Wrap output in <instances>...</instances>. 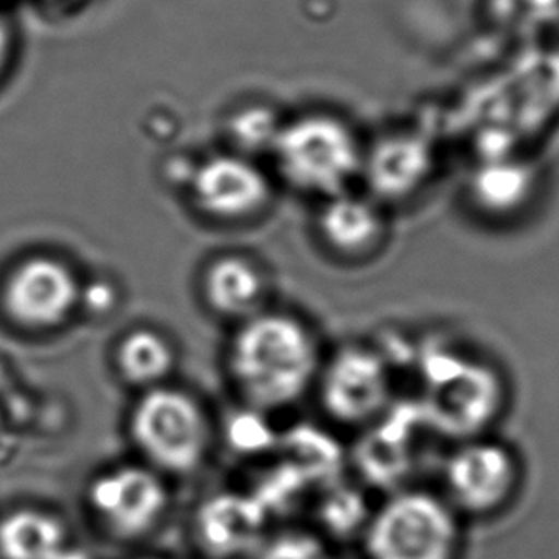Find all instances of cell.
I'll use <instances>...</instances> for the list:
<instances>
[{
    "mask_svg": "<svg viewBox=\"0 0 559 559\" xmlns=\"http://www.w3.org/2000/svg\"><path fill=\"white\" fill-rule=\"evenodd\" d=\"M86 504L109 535L134 540L164 520L169 490L154 467L123 464L94 477L86 489Z\"/></svg>",
    "mask_w": 559,
    "mask_h": 559,
    "instance_id": "cell-10",
    "label": "cell"
},
{
    "mask_svg": "<svg viewBox=\"0 0 559 559\" xmlns=\"http://www.w3.org/2000/svg\"><path fill=\"white\" fill-rule=\"evenodd\" d=\"M360 540L365 559H464L466 521L441 490L403 487L370 512Z\"/></svg>",
    "mask_w": 559,
    "mask_h": 559,
    "instance_id": "cell-2",
    "label": "cell"
},
{
    "mask_svg": "<svg viewBox=\"0 0 559 559\" xmlns=\"http://www.w3.org/2000/svg\"><path fill=\"white\" fill-rule=\"evenodd\" d=\"M16 55V35L9 20L0 14V81L7 78Z\"/></svg>",
    "mask_w": 559,
    "mask_h": 559,
    "instance_id": "cell-20",
    "label": "cell"
},
{
    "mask_svg": "<svg viewBox=\"0 0 559 559\" xmlns=\"http://www.w3.org/2000/svg\"><path fill=\"white\" fill-rule=\"evenodd\" d=\"M428 408L431 426L454 439L466 441L489 433L490 419L500 411L502 391L495 370L466 358L443 357V362L429 360Z\"/></svg>",
    "mask_w": 559,
    "mask_h": 559,
    "instance_id": "cell-8",
    "label": "cell"
},
{
    "mask_svg": "<svg viewBox=\"0 0 559 559\" xmlns=\"http://www.w3.org/2000/svg\"><path fill=\"white\" fill-rule=\"evenodd\" d=\"M81 282L60 257L37 253L17 261L0 284V309L10 324L45 334L63 326L79 309Z\"/></svg>",
    "mask_w": 559,
    "mask_h": 559,
    "instance_id": "cell-7",
    "label": "cell"
},
{
    "mask_svg": "<svg viewBox=\"0 0 559 559\" xmlns=\"http://www.w3.org/2000/svg\"><path fill=\"white\" fill-rule=\"evenodd\" d=\"M187 187L194 210L215 225H246L263 217L274 195L271 177L255 157L233 150L195 165Z\"/></svg>",
    "mask_w": 559,
    "mask_h": 559,
    "instance_id": "cell-9",
    "label": "cell"
},
{
    "mask_svg": "<svg viewBox=\"0 0 559 559\" xmlns=\"http://www.w3.org/2000/svg\"><path fill=\"white\" fill-rule=\"evenodd\" d=\"M249 559H335L320 536L305 531H286L266 538Z\"/></svg>",
    "mask_w": 559,
    "mask_h": 559,
    "instance_id": "cell-18",
    "label": "cell"
},
{
    "mask_svg": "<svg viewBox=\"0 0 559 559\" xmlns=\"http://www.w3.org/2000/svg\"><path fill=\"white\" fill-rule=\"evenodd\" d=\"M263 512L255 500L241 495L211 497L195 521V533L205 551L218 559L251 556L263 543Z\"/></svg>",
    "mask_w": 559,
    "mask_h": 559,
    "instance_id": "cell-13",
    "label": "cell"
},
{
    "mask_svg": "<svg viewBox=\"0 0 559 559\" xmlns=\"http://www.w3.org/2000/svg\"><path fill=\"white\" fill-rule=\"evenodd\" d=\"M0 559H83L55 513L20 508L0 518Z\"/></svg>",
    "mask_w": 559,
    "mask_h": 559,
    "instance_id": "cell-15",
    "label": "cell"
},
{
    "mask_svg": "<svg viewBox=\"0 0 559 559\" xmlns=\"http://www.w3.org/2000/svg\"><path fill=\"white\" fill-rule=\"evenodd\" d=\"M326 353L301 314L263 309L236 330L228 372L251 411H288L314 391Z\"/></svg>",
    "mask_w": 559,
    "mask_h": 559,
    "instance_id": "cell-1",
    "label": "cell"
},
{
    "mask_svg": "<svg viewBox=\"0 0 559 559\" xmlns=\"http://www.w3.org/2000/svg\"><path fill=\"white\" fill-rule=\"evenodd\" d=\"M433 157L424 140L412 134H391L365 150L360 175L372 187L376 202H401L426 185Z\"/></svg>",
    "mask_w": 559,
    "mask_h": 559,
    "instance_id": "cell-12",
    "label": "cell"
},
{
    "mask_svg": "<svg viewBox=\"0 0 559 559\" xmlns=\"http://www.w3.org/2000/svg\"><path fill=\"white\" fill-rule=\"evenodd\" d=\"M441 495L462 520L490 521L512 510L525 483V464L498 437L459 441L444 460Z\"/></svg>",
    "mask_w": 559,
    "mask_h": 559,
    "instance_id": "cell-5",
    "label": "cell"
},
{
    "mask_svg": "<svg viewBox=\"0 0 559 559\" xmlns=\"http://www.w3.org/2000/svg\"><path fill=\"white\" fill-rule=\"evenodd\" d=\"M314 233L320 248L337 263L362 264L388 246L389 223L381 203L345 190L322 200Z\"/></svg>",
    "mask_w": 559,
    "mask_h": 559,
    "instance_id": "cell-11",
    "label": "cell"
},
{
    "mask_svg": "<svg viewBox=\"0 0 559 559\" xmlns=\"http://www.w3.org/2000/svg\"><path fill=\"white\" fill-rule=\"evenodd\" d=\"M202 294L203 301L218 317L246 320L263 311L266 276L249 257L221 255L203 271Z\"/></svg>",
    "mask_w": 559,
    "mask_h": 559,
    "instance_id": "cell-14",
    "label": "cell"
},
{
    "mask_svg": "<svg viewBox=\"0 0 559 559\" xmlns=\"http://www.w3.org/2000/svg\"><path fill=\"white\" fill-rule=\"evenodd\" d=\"M119 304L117 286L109 280H91L86 286H81L79 309H85L93 317H108Z\"/></svg>",
    "mask_w": 559,
    "mask_h": 559,
    "instance_id": "cell-19",
    "label": "cell"
},
{
    "mask_svg": "<svg viewBox=\"0 0 559 559\" xmlns=\"http://www.w3.org/2000/svg\"><path fill=\"white\" fill-rule=\"evenodd\" d=\"M271 156L288 187L328 200L360 175L365 146L340 117L305 114L284 121Z\"/></svg>",
    "mask_w": 559,
    "mask_h": 559,
    "instance_id": "cell-3",
    "label": "cell"
},
{
    "mask_svg": "<svg viewBox=\"0 0 559 559\" xmlns=\"http://www.w3.org/2000/svg\"><path fill=\"white\" fill-rule=\"evenodd\" d=\"M284 121L264 106H248L236 111L230 119L228 132L233 140V152L255 157L257 152L271 154Z\"/></svg>",
    "mask_w": 559,
    "mask_h": 559,
    "instance_id": "cell-17",
    "label": "cell"
},
{
    "mask_svg": "<svg viewBox=\"0 0 559 559\" xmlns=\"http://www.w3.org/2000/svg\"><path fill=\"white\" fill-rule=\"evenodd\" d=\"M326 418L345 429H368L388 416L395 376L380 347L347 342L328 350L312 391Z\"/></svg>",
    "mask_w": 559,
    "mask_h": 559,
    "instance_id": "cell-6",
    "label": "cell"
},
{
    "mask_svg": "<svg viewBox=\"0 0 559 559\" xmlns=\"http://www.w3.org/2000/svg\"><path fill=\"white\" fill-rule=\"evenodd\" d=\"M114 360L124 383L148 391L165 385L177 365V350L154 328H134L117 343Z\"/></svg>",
    "mask_w": 559,
    "mask_h": 559,
    "instance_id": "cell-16",
    "label": "cell"
},
{
    "mask_svg": "<svg viewBox=\"0 0 559 559\" xmlns=\"http://www.w3.org/2000/svg\"><path fill=\"white\" fill-rule=\"evenodd\" d=\"M129 436L146 466L159 474H192L210 454L213 428L202 403L171 385L142 391L129 414Z\"/></svg>",
    "mask_w": 559,
    "mask_h": 559,
    "instance_id": "cell-4",
    "label": "cell"
}]
</instances>
